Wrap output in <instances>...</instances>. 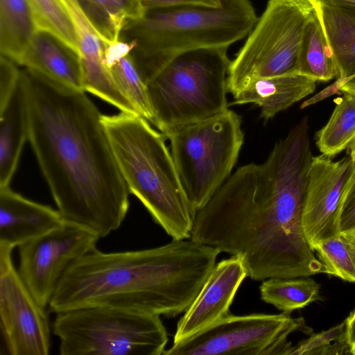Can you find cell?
<instances>
[{
    "instance_id": "obj_16",
    "label": "cell",
    "mask_w": 355,
    "mask_h": 355,
    "mask_svg": "<svg viewBox=\"0 0 355 355\" xmlns=\"http://www.w3.org/2000/svg\"><path fill=\"white\" fill-rule=\"evenodd\" d=\"M19 65L69 87L85 92L79 51L50 31L37 29Z\"/></svg>"
},
{
    "instance_id": "obj_32",
    "label": "cell",
    "mask_w": 355,
    "mask_h": 355,
    "mask_svg": "<svg viewBox=\"0 0 355 355\" xmlns=\"http://www.w3.org/2000/svg\"><path fill=\"white\" fill-rule=\"evenodd\" d=\"M227 0H140L143 10L177 5H205L219 6Z\"/></svg>"
},
{
    "instance_id": "obj_12",
    "label": "cell",
    "mask_w": 355,
    "mask_h": 355,
    "mask_svg": "<svg viewBox=\"0 0 355 355\" xmlns=\"http://www.w3.org/2000/svg\"><path fill=\"white\" fill-rule=\"evenodd\" d=\"M13 248L0 244V326L5 345L10 355H48L51 330L46 309L15 269Z\"/></svg>"
},
{
    "instance_id": "obj_9",
    "label": "cell",
    "mask_w": 355,
    "mask_h": 355,
    "mask_svg": "<svg viewBox=\"0 0 355 355\" xmlns=\"http://www.w3.org/2000/svg\"><path fill=\"white\" fill-rule=\"evenodd\" d=\"M313 0H268L243 46L230 62L228 92L232 95L252 81L298 73V57Z\"/></svg>"
},
{
    "instance_id": "obj_15",
    "label": "cell",
    "mask_w": 355,
    "mask_h": 355,
    "mask_svg": "<svg viewBox=\"0 0 355 355\" xmlns=\"http://www.w3.org/2000/svg\"><path fill=\"white\" fill-rule=\"evenodd\" d=\"M58 210L0 188V244L19 246L60 226Z\"/></svg>"
},
{
    "instance_id": "obj_22",
    "label": "cell",
    "mask_w": 355,
    "mask_h": 355,
    "mask_svg": "<svg viewBox=\"0 0 355 355\" xmlns=\"http://www.w3.org/2000/svg\"><path fill=\"white\" fill-rule=\"evenodd\" d=\"M298 73L316 82H327L339 76L316 6L304 31L298 57Z\"/></svg>"
},
{
    "instance_id": "obj_3",
    "label": "cell",
    "mask_w": 355,
    "mask_h": 355,
    "mask_svg": "<svg viewBox=\"0 0 355 355\" xmlns=\"http://www.w3.org/2000/svg\"><path fill=\"white\" fill-rule=\"evenodd\" d=\"M220 252L191 239L119 252L95 247L66 271L49 310L102 306L176 317L195 300Z\"/></svg>"
},
{
    "instance_id": "obj_35",
    "label": "cell",
    "mask_w": 355,
    "mask_h": 355,
    "mask_svg": "<svg viewBox=\"0 0 355 355\" xmlns=\"http://www.w3.org/2000/svg\"><path fill=\"white\" fill-rule=\"evenodd\" d=\"M339 89L343 93L350 94L355 96V76L342 83L339 86Z\"/></svg>"
},
{
    "instance_id": "obj_14",
    "label": "cell",
    "mask_w": 355,
    "mask_h": 355,
    "mask_svg": "<svg viewBox=\"0 0 355 355\" xmlns=\"http://www.w3.org/2000/svg\"><path fill=\"white\" fill-rule=\"evenodd\" d=\"M248 271L239 256L216 263L199 293L177 324L173 343L200 333L231 313L230 307Z\"/></svg>"
},
{
    "instance_id": "obj_2",
    "label": "cell",
    "mask_w": 355,
    "mask_h": 355,
    "mask_svg": "<svg viewBox=\"0 0 355 355\" xmlns=\"http://www.w3.org/2000/svg\"><path fill=\"white\" fill-rule=\"evenodd\" d=\"M28 141L64 220L103 238L129 209L130 191L97 107L85 92L21 70Z\"/></svg>"
},
{
    "instance_id": "obj_26",
    "label": "cell",
    "mask_w": 355,
    "mask_h": 355,
    "mask_svg": "<svg viewBox=\"0 0 355 355\" xmlns=\"http://www.w3.org/2000/svg\"><path fill=\"white\" fill-rule=\"evenodd\" d=\"M322 273L355 283V232H339L314 248Z\"/></svg>"
},
{
    "instance_id": "obj_8",
    "label": "cell",
    "mask_w": 355,
    "mask_h": 355,
    "mask_svg": "<svg viewBox=\"0 0 355 355\" xmlns=\"http://www.w3.org/2000/svg\"><path fill=\"white\" fill-rule=\"evenodd\" d=\"M242 119L227 109L166 135L185 194L198 211L229 178L244 141Z\"/></svg>"
},
{
    "instance_id": "obj_20",
    "label": "cell",
    "mask_w": 355,
    "mask_h": 355,
    "mask_svg": "<svg viewBox=\"0 0 355 355\" xmlns=\"http://www.w3.org/2000/svg\"><path fill=\"white\" fill-rule=\"evenodd\" d=\"M313 1L344 83L355 76V10Z\"/></svg>"
},
{
    "instance_id": "obj_10",
    "label": "cell",
    "mask_w": 355,
    "mask_h": 355,
    "mask_svg": "<svg viewBox=\"0 0 355 355\" xmlns=\"http://www.w3.org/2000/svg\"><path fill=\"white\" fill-rule=\"evenodd\" d=\"M312 333L303 318L291 313L230 314L200 333L173 343L164 355H289L288 336Z\"/></svg>"
},
{
    "instance_id": "obj_34",
    "label": "cell",
    "mask_w": 355,
    "mask_h": 355,
    "mask_svg": "<svg viewBox=\"0 0 355 355\" xmlns=\"http://www.w3.org/2000/svg\"><path fill=\"white\" fill-rule=\"evenodd\" d=\"M320 2L355 10V0H318Z\"/></svg>"
},
{
    "instance_id": "obj_36",
    "label": "cell",
    "mask_w": 355,
    "mask_h": 355,
    "mask_svg": "<svg viewBox=\"0 0 355 355\" xmlns=\"http://www.w3.org/2000/svg\"><path fill=\"white\" fill-rule=\"evenodd\" d=\"M347 155H349L352 159H355V137L349 143L347 147Z\"/></svg>"
},
{
    "instance_id": "obj_7",
    "label": "cell",
    "mask_w": 355,
    "mask_h": 355,
    "mask_svg": "<svg viewBox=\"0 0 355 355\" xmlns=\"http://www.w3.org/2000/svg\"><path fill=\"white\" fill-rule=\"evenodd\" d=\"M62 355H161L168 343L159 315L112 307L56 313Z\"/></svg>"
},
{
    "instance_id": "obj_13",
    "label": "cell",
    "mask_w": 355,
    "mask_h": 355,
    "mask_svg": "<svg viewBox=\"0 0 355 355\" xmlns=\"http://www.w3.org/2000/svg\"><path fill=\"white\" fill-rule=\"evenodd\" d=\"M354 171L355 159L349 155L336 162L322 154L313 156L302 215L304 235L313 251L340 232V210Z\"/></svg>"
},
{
    "instance_id": "obj_18",
    "label": "cell",
    "mask_w": 355,
    "mask_h": 355,
    "mask_svg": "<svg viewBox=\"0 0 355 355\" xmlns=\"http://www.w3.org/2000/svg\"><path fill=\"white\" fill-rule=\"evenodd\" d=\"M315 87V80L300 73L259 78L233 95L232 105H256L267 121L312 94Z\"/></svg>"
},
{
    "instance_id": "obj_5",
    "label": "cell",
    "mask_w": 355,
    "mask_h": 355,
    "mask_svg": "<svg viewBox=\"0 0 355 355\" xmlns=\"http://www.w3.org/2000/svg\"><path fill=\"white\" fill-rule=\"evenodd\" d=\"M257 20L249 0L154 8L128 21L119 40L132 44L130 55L141 73L187 51L228 48L248 35Z\"/></svg>"
},
{
    "instance_id": "obj_25",
    "label": "cell",
    "mask_w": 355,
    "mask_h": 355,
    "mask_svg": "<svg viewBox=\"0 0 355 355\" xmlns=\"http://www.w3.org/2000/svg\"><path fill=\"white\" fill-rule=\"evenodd\" d=\"M322 155L332 157L347 148L355 137V96L344 93L326 125L315 135Z\"/></svg>"
},
{
    "instance_id": "obj_28",
    "label": "cell",
    "mask_w": 355,
    "mask_h": 355,
    "mask_svg": "<svg viewBox=\"0 0 355 355\" xmlns=\"http://www.w3.org/2000/svg\"><path fill=\"white\" fill-rule=\"evenodd\" d=\"M38 28L53 33L79 51V39L72 18L62 0H29ZM80 53V51H79Z\"/></svg>"
},
{
    "instance_id": "obj_6",
    "label": "cell",
    "mask_w": 355,
    "mask_h": 355,
    "mask_svg": "<svg viewBox=\"0 0 355 355\" xmlns=\"http://www.w3.org/2000/svg\"><path fill=\"white\" fill-rule=\"evenodd\" d=\"M227 47L183 52L139 73L154 113L153 125L166 135L228 109Z\"/></svg>"
},
{
    "instance_id": "obj_17",
    "label": "cell",
    "mask_w": 355,
    "mask_h": 355,
    "mask_svg": "<svg viewBox=\"0 0 355 355\" xmlns=\"http://www.w3.org/2000/svg\"><path fill=\"white\" fill-rule=\"evenodd\" d=\"M73 21L79 39V51L84 74L85 91L111 103L119 96L103 62L106 44L100 37L76 0H62Z\"/></svg>"
},
{
    "instance_id": "obj_23",
    "label": "cell",
    "mask_w": 355,
    "mask_h": 355,
    "mask_svg": "<svg viewBox=\"0 0 355 355\" xmlns=\"http://www.w3.org/2000/svg\"><path fill=\"white\" fill-rule=\"evenodd\" d=\"M76 1L106 44L118 41L125 24L144 12L140 0Z\"/></svg>"
},
{
    "instance_id": "obj_4",
    "label": "cell",
    "mask_w": 355,
    "mask_h": 355,
    "mask_svg": "<svg viewBox=\"0 0 355 355\" xmlns=\"http://www.w3.org/2000/svg\"><path fill=\"white\" fill-rule=\"evenodd\" d=\"M114 157L130 193L174 240L188 239L197 210L187 198L166 137L139 115H102Z\"/></svg>"
},
{
    "instance_id": "obj_21",
    "label": "cell",
    "mask_w": 355,
    "mask_h": 355,
    "mask_svg": "<svg viewBox=\"0 0 355 355\" xmlns=\"http://www.w3.org/2000/svg\"><path fill=\"white\" fill-rule=\"evenodd\" d=\"M38 28L29 0H0L1 55L19 64Z\"/></svg>"
},
{
    "instance_id": "obj_1",
    "label": "cell",
    "mask_w": 355,
    "mask_h": 355,
    "mask_svg": "<svg viewBox=\"0 0 355 355\" xmlns=\"http://www.w3.org/2000/svg\"><path fill=\"white\" fill-rule=\"evenodd\" d=\"M308 130L304 119L263 162L239 167L197 211L190 239L239 256L253 280L322 272L302 225L313 157Z\"/></svg>"
},
{
    "instance_id": "obj_31",
    "label": "cell",
    "mask_w": 355,
    "mask_h": 355,
    "mask_svg": "<svg viewBox=\"0 0 355 355\" xmlns=\"http://www.w3.org/2000/svg\"><path fill=\"white\" fill-rule=\"evenodd\" d=\"M339 230L340 232H355V171L343 202Z\"/></svg>"
},
{
    "instance_id": "obj_19",
    "label": "cell",
    "mask_w": 355,
    "mask_h": 355,
    "mask_svg": "<svg viewBox=\"0 0 355 355\" xmlns=\"http://www.w3.org/2000/svg\"><path fill=\"white\" fill-rule=\"evenodd\" d=\"M26 140V105L19 82L7 105L0 110V188L10 187Z\"/></svg>"
},
{
    "instance_id": "obj_30",
    "label": "cell",
    "mask_w": 355,
    "mask_h": 355,
    "mask_svg": "<svg viewBox=\"0 0 355 355\" xmlns=\"http://www.w3.org/2000/svg\"><path fill=\"white\" fill-rule=\"evenodd\" d=\"M21 70L17 64L1 55L0 57V110L3 108L15 91L21 78Z\"/></svg>"
},
{
    "instance_id": "obj_27",
    "label": "cell",
    "mask_w": 355,
    "mask_h": 355,
    "mask_svg": "<svg viewBox=\"0 0 355 355\" xmlns=\"http://www.w3.org/2000/svg\"><path fill=\"white\" fill-rule=\"evenodd\" d=\"M107 69L116 87L138 114L153 124L154 113L147 89L130 55L116 60Z\"/></svg>"
},
{
    "instance_id": "obj_29",
    "label": "cell",
    "mask_w": 355,
    "mask_h": 355,
    "mask_svg": "<svg viewBox=\"0 0 355 355\" xmlns=\"http://www.w3.org/2000/svg\"><path fill=\"white\" fill-rule=\"evenodd\" d=\"M352 354L347 336V318L341 323L310 336L293 345L289 355Z\"/></svg>"
},
{
    "instance_id": "obj_33",
    "label": "cell",
    "mask_w": 355,
    "mask_h": 355,
    "mask_svg": "<svg viewBox=\"0 0 355 355\" xmlns=\"http://www.w3.org/2000/svg\"><path fill=\"white\" fill-rule=\"evenodd\" d=\"M347 336L352 354L355 355V309L347 318Z\"/></svg>"
},
{
    "instance_id": "obj_11",
    "label": "cell",
    "mask_w": 355,
    "mask_h": 355,
    "mask_svg": "<svg viewBox=\"0 0 355 355\" xmlns=\"http://www.w3.org/2000/svg\"><path fill=\"white\" fill-rule=\"evenodd\" d=\"M99 236L64 220L58 227L19 246L18 272L37 302L46 309L69 268L96 247Z\"/></svg>"
},
{
    "instance_id": "obj_24",
    "label": "cell",
    "mask_w": 355,
    "mask_h": 355,
    "mask_svg": "<svg viewBox=\"0 0 355 355\" xmlns=\"http://www.w3.org/2000/svg\"><path fill=\"white\" fill-rule=\"evenodd\" d=\"M320 289V285L309 277L268 278L259 287L262 301L289 313L321 300Z\"/></svg>"
}]
</instances>
